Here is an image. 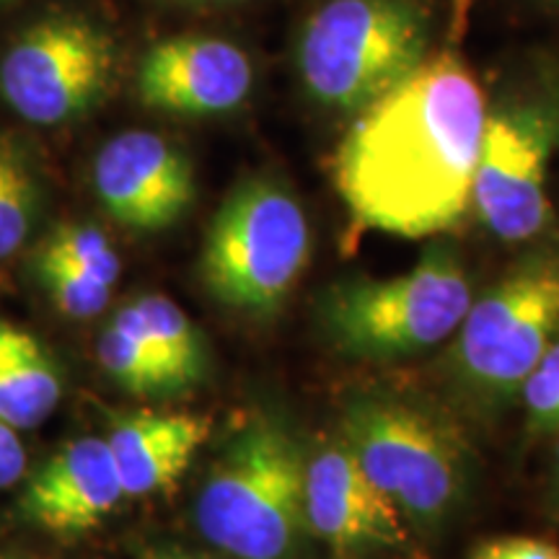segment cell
I'll use <instances>...</instances> for the list:
<instances>
[{
  "label": "cell",
  "instance_id": "obj_1",
  "mask_svg": "<svg viewBox=\"0 0 559 559\" xmlns=\"http://www.w3.org/2000/svg\"><path fill=\"white\" fill-rule=\"evenodd\" d=\"M487 104L456 55L425 58L358 111L334 153V187L355 228L425 239L469 213Z\"/></svg>",
  "mask_w": 559,
  "mask_h": 559
},
{
  "label": "cell",
  "instance_id": "obj_2",
  "mask_svg": "<svg viewBox=\"0 0 559 559\" xmlns=\"http://www.w3.org/2000/svg\"><path fill=\"white\" fill-rule=\"evenodd\" d=\"M304 477V449L288 425L251 415L223 445L200 489V534L236 559H288L309 528Z\"/></svg>",
  "mask_w": 559,
  "mask_h": 559
},
{
  "label": "cell",
  "instance_id": "obj_3",
  "mask_svg": "<svg viewBox=\"0 0 559 559\" xmlns=\"http://www.w3.org/2000/svg\"><path fill=\"white\" fill-rule=\"evenodd\" d=\"M430 24L423 0H330L300 32V81L321 107L358 115L423 66Z\"/></svg>",
  "mask_w": 559,
  "mask_h": 559
},
{
  "label": "cell",
  "instance_id": "obj_4",
  "mask_svg": "<svg viewBox=\"0 0 559 559\" xmlns=\"http://www.w3.org/2000/svg\"><path fill=\"white\" fill-rule=\"evenodd\" d=\"M472 306V283L453 249L436 243L386 280H347L321 298V324L353 358L394 360L440 345Z\"/></svg>",
  "mask_w": 559,
  "mask_h": 559
},
{
  "label": "cell",
  "instance_id": "obj_5",
  "mask_svg": "<svg viewBox=\"0 0 559 559\" xmlns=\"http://www.w3.org/2000/svg\"><path fill=\"white\" fill-rule=\"evenodd\" d=\"M311 254L298 200L275 179L241 181L210 223L200 277L223 306L270 317L285 304Z\"/></svg>",
  "mask_w": 559,
  "mask_h": 559
},
{
  "label": "cell",
  "instance_id": "obj_6",
  "mask_svg": "<svg viewBox=\"0 0 559 559\" xmlns=\"http://www.w3.org/2000/svg\"><path fill=\"white\" fill-rule=\"evenodd\" d=\"M557 337L559 247L547 243L472 300L451 349L453 368L479 394L510 396Z\"/></svg>",
  "mask_w": 559,
  "mask_h": 559
},
{
  "label": "cell",
  "instance_id": "obj_7",
  "mask_svg": "<svg viewBox=\"0 0 559 559\" xmlns=\"http://www.w3.org/2000/svg\"><path fill=\"white\" fill-rule=\"evenodd\" d=\"M340 438L368 479L417 523H436L464 487V456L456 436L409 404L358 396L342 415Z\"/></svg>",
  "mask_w": 559,
  "mask_h": 559
},
{
  "label": "cell",
  "instance_id": "obj_8",
  "mask_svg": "<svg viewBox=\"0 0 559 559\" xmlns=\"http://www.w3.org/2000/svg\"><path fill=\"white\" fill-rule=\"evenodd\" d=\"M115 39L83 16L39 19L0 60V94L21 120L55 128L88 115L115 75Z\"/></svg>",
  "mask_w": 559,
  "mask_h": 559
},
{
  "label": "cell",
  "instance_id": "obj_9",
  "mask_svg": "<svg viewBox=\"0 0 559 559\" xmlns=\"http://www.w3.org/2000/svg\"><path fill=\"white\" fill-rule=\"evenodd\" d=\"M557 145L559 120L549 99L487 111L472 205L500 241H531L551 226L547 177Z\"/></svg>",
  "mask_w": 559,
  "mask_h": 559
},
{
  "label": "cell",
  "instance_id": "obj_10",
  "mask_svg": "<svg viewBox=\"0 0 559 559\" xmlns=\"http://www.w3.org/2000/svg\"><path fill=\"white\" fill-rule=\"evenodd\" d=\"M94 190L120 226L153 234L171 228L194 202L190 158L156 132L130 130L104 143Z\"/></svg>",
  "mask_w": 559,
  "mask_h": 559
},
{
  "label": "cell",
  "instance_id": "obj_11",
  "mask_svg": "<svg viewBox=\"0 0 559 559\" xmlns=\"http://www.w3.org/2000/svg\"><path fill=\"white\" fill-rule=\"evenodd\" d=\"M254 73L234 41L181 34L153 45L138 66V96L166 115L210 117L241 107Z\"/></svg>",
  "mask_w": 559,
  "mask_h": 559
},
{
  "label": "cell",
  "instance_id": "obj_12",
  "mask_svg": "<svg viewBox=\"0 0 559 559\" xmlns=\"http://www.w3.org/2000/svg\"><path fill=\"white\" fill-rule=\"evenodd\" d=\"M306 526L337 551L396 547L407 539L402 510L381 492L337 438L306 459Z\"/></svg>",
  "mask_w": 559,
  "mask_h": 559
},
{
  "label": "cell",
  "instance_id": "obj_13",
  "mask_svg": "<svg viewBox=\"0 0 559 559\" xmlns=\"http://www.w3.org/2000/svg\"><path fill=\"white\" fill-rule=\"evenodd\" d=\"M124 489L104 438H79L34 474L21 513L55 536H81L120 506Z\"/></svg>",
  "mask_w": 559,
  "mask_h": 559
},
{
  "label": "cell",
  "instance_id": "obj_14",
  "mask_svg": "<svg viewBox=\"0 0 559 559\" xmlns=\"http://www.w3.org/2000/svg\"><path fill=\"white\" fill-rule=\"evenodd\" d=\"M210 438V417L192 412H130L111 425L107 440L124 498L174 487Z\"/></svg>",
  "mask_w": 559,
  "mask_h": 559
},
{
  "label": "cell",
  "instance_id": "obj_15",
  "mask_svg": "<svg viewBox=\"0 0 559 559\" xmlns=\"http://www.w3.org/2000/svg\"><path fill=\"white\" fill-rule=\"evenodd\" d=\"M62 396L60 370L32 332L0 319V417L16 430L45 423Z\"/></svg>",
  "mask_w": 559,
  "mask_h": 559
},
{
  "label": "cell",
  "instance_id": "obj_16",
  "mask_svg": "<svg viewBox=\"0 0 559 559\" xmlns=\"http://www.w3.org/2000/svg\"><path fill=\"white\" fill-rule=\"evenodd\" d=\"M169 370L177 391L192 389L207 373L205 340L190 317L164 296H143L120 309Z\"/></svg>",
  "mask_w": 559,
  "mask_h": 559
},
{
  "label": "cell",
  "instance_id": "obj_17",
  "mask_svg": "<svg viewBox=\"0 0 559 559\" xmlns=\"http://www.w3.org/2000/svg\"><path fill=\"white\" fill-rule=\"evenodd\" d=\"M96 355H99L102 368L130 394H177V383L171 381L169 370L156 358L143 334L124 319L122 311H117L111 324L102 332Z\"/></svg>",
  "mask_w": 559,
  "mask_h": 559
},
{
  "label": "cell",
  "instance_id": "obj_18",
  "mask_svg": "<svg viewBox=\"0 0 559 559\" xmlns=\"http://www.w3.org/2000/svg\"><path fill=\"white\" fill-rule=\"evenodd\" d=\"M39 202L41 187L29 156L16 140L0 135V260L29 241Z\"/></svg>",
  "mask_w": 559,
  "mask_h": 559
},
{
  "label": "cell",
  "instance_id": "obj_19",
  "mask_svg": "<svg viewBox=\"0 0 559 559\" xmlns=\"http://www.w3.org/2000/svg\"><path fill=\"white\" fill-rule=\"evenodd\" d=\"M37 275L45 290L50 293L52 304L70 319H91L107 309L111 285L102 283L99 277L88 275L75 264L39 254Z\"/></svg>",
  "mask_w": 559,
  "mask_h": 559
},
{
  "label": "cell",
  "instance_id": "obj_20",
  "mask_svg": "<svg viewBox=\"0 0 559 559\" xmlns=\"http://www.w3.org/2000/svg\"><path fill=\"white\" fill-rule=\"evenodd\" d=\"M41 254L75 264L107 285H115L120 277V257L107 236L91 223H60L47 236Z\"/></svg>",
  "mask_w": 559,
  "mask_h": 559
},
{
  "label": "cell",
  "instance_id": "obj_21",
  "mask_svg": "<svg viewBox=\"0 0 559 559\" xmlns=\"http://www.w3.org/2000/svg\"><path fill=\"white\" fill-rule=\"evenodd\" d=\"M528 428L559 432V337L551 342L521 386Z\"/></svg>",
  "mask_w": 559,
  "mask_h": 559
},
{
  "label": "cell",
  "instance_id": "obj_22",
  "mask_svg": "<svg viewBox=\"0 0 559 559\" xmlns=\"http://www.w3.org/2000/svg\"><path fill=\"white\" fill-rule=\"evenodd\" d=\"M469 559H559V547L539 536H500L479 544Z\"/></svg>",
  "mask_w": 559,
  "mask_h": 559
},
{
  "label": "cell",
  "instance_id": "obj_23",
  "mask_svg": "<svg viewBox=\"0 0 559 559\" xmlns=\"http://www.w3.org/2000/svg\"><path fill=\"white\" fill-rule=\"evenodd\" d=\"M26 449L21 443L19 430L0 417V489H9L24 477Z\"/></svg>",
  "mask_w": 559,
  "mask_h": 559
},
{
  "label": "cell",
  "instance_id": "obj_24",
  "mask_svg": "<svg viewBox=\"0 0 559 559\" xmlns=\"http://www.w3.org/2000/svg\"><path fill=\"white\" fill-rule=\"evenodd\" d=\"M549 102H551V107H555L557 120H559V70L549 79Z\"/></svg>",
  "mask_w": 559,
  "mask_h": 559
},
{
  "label": "cell",
  "instance_id": "obj_25",
  "mask_svg": "<svg viewBox=\"0 0 559 559\" xmlns=\"http://www.w3.org/2000/svg\"><path fill=\"white\" fill-rule=\"evenodd\" d=\"M145 559H200V557H190V555H179V551H153Z\"/></svg>",
  "mask_w": 559,
  "mask_h": 559
},
{
  "label": "cell",
  "instance_id": "obj_26",
  "mask_svg": "<svg viewBox=\"0 0 559 559\" xmlns=\"http://www.w3.org/2000/svg\"><path fill=\"white\" fill-rule=\"evenodd\" d=\"M547 3L551 5V9H557V11H559V0H547Z\"/></svg>",
  "mask_w": 559,
  "mask_h": 559
},
{
  "label": "cell",
  "instance_id": "obj_27",
  "mask_svg": "<svg viewBox=\"0 0 559 559\" xmlns=\"http://www.w3.org/2000/svg\"><path fill=\"white\" fill-rule=\"evenodd\" d=\"M557 485H559V445H557Z\"/></svg>",
  "mask_w": 559,
  "mask_h": 559
},
{
  "label": "cell",
  "instance_id": "obj_28",
  "mask_svg": "<svg viewBox=\"0 0 559 559\" xmlns=\"http://www.w3.org/2000/svg\"><path fill=\"white\" fill-rule=\"evenodd\" d=\"M0 3H11V0H0Z\"/></svg>",
  "mask_w": 559,
  "mask_h": 559
},
{
  "label": "cell",
  "instance_id": "obj_29",
  "mask_svg": "<svg viewBox=\"0 0 559 559\" xmlns=\"http://www.w3.org/2000/svg\"><path fill=\"white\" fill-rule=\"evenodd\" d=\"M0 559H13V557H0Z\"/></svg>",
  "mask_w": 559,
  "mask_h": 559
}]
</instances>
